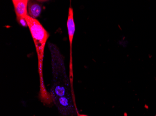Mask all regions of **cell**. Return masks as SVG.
<instances>
[{
  "mask_svg": "<svg viewBox=\"0 0 156 116\" xmlns=\"http://www.w3.org/2000/svg\"><path fill=\"white\" fill-rule=\"evenodd\" d=\"M25 19L37 52L38 71L40 77V98L44 102L49 104L52 101V97L45 89L43 77V63L44 48L49 38V33L37 19L32 18L29 15H27Z\"/></svg>",
  "mask_w": 156,
  "mask_h": 116,
  "instance_id": "cell-1",
  "label": "cell"
},
{
  "mask_svg": "<svg viewBox=\"0 0 156 116\" xmlns=\"http://www.w3.org/2000/svg\"><path fill=\"white\" fill-rule=\"evenodd\" d=\"M67 30L70 43V76H73L72 71V43L73 36L75 33V26L73 19V9L71 6L69 7L68 11V19L67 22Z\"/></svg>",
  "mask_w": 156,
  "mask_h": 116,
  "instance_id": "cell-2",
  "label": "cell"
},
{
  "mask_svg": "<svg viewBox=\"0 0 156 116\" xmlns=\"http://www.w3.org/2000/svg\"><path fill=\"white\" fill-rule=\"evenodd\" d=\"M29 1L27 0H13L15 11L16 15V19L26 18L28 15L27 7Z\"/></svg>",
  "mask_w": 156,
  "mask_h": 116,
  "instance_id": "cell-3",
  "label": "cell"
},
{
  "mask_svg": "<svg viewBox=\"0 0 156 116\" xmlns=\"http://www.w3.org/2000/svg\"><path fill=\"white\" fill-rule=\"evenodd\" d=\"M28 9L29 15L34 19H36L40 15L42 11V6L36 2L29 1Z\"/></svg>",
  "mask_w": 156,
  "mask_h": 116,
  "instance_id": "cell-4",
  "label": "cell"
},
{
  "mask_svg": "<svg viewBox=\"0 0 156 116\" xmlns=\"http://www.w3.org/2000/svg\"><path fill=\"white\" fill-rule=\"evenodd\" d=\"M17 22L18 23L23 27H28L27 21L26 19L24 18H21V19H17Z\"/></svg>",
  "mask_w": 156,
  "mask_h": 116,
  "instance_id": "cell-5",
  "label": "cell"
},
{
  "mask_svg": "<svg viewBox=\"0 0 156 116\" xmlns=\"http://www.w3.org/2000/svg\"><path fill=\"white\" fill-rule=\"evenodd\" d=\"M78 116H88L87 115H83V114H79Z\"/></svg>",
  "mask_w": 156,
  "mask_h": 116,
  "instance_id": "cell-6",
  "label": "cell"
}]
</instances>
